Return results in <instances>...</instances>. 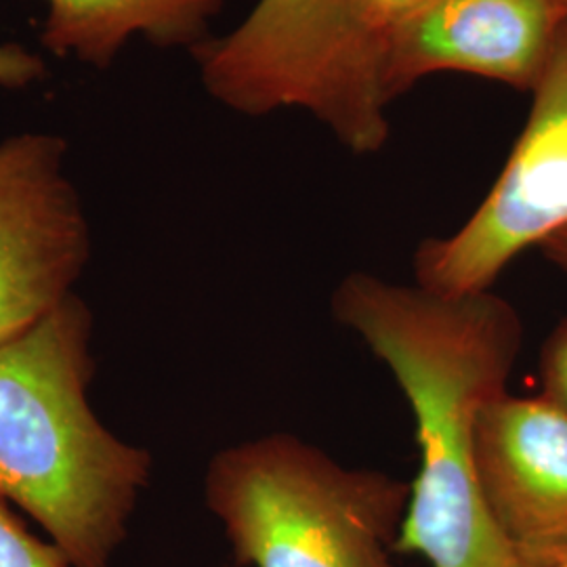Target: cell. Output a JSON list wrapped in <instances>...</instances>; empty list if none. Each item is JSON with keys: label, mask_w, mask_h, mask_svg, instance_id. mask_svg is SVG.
<instances>
[{"label": "cell", "mask_w": 567, "mask_h": 567, "mask_svg": "<svg viewBox=\"0 0 567 567\" xmlns=\"http://www.w3.org/2000/svg\"><path fill=\"white\" fill-rule=\"evenodd\" d=\"M332 316L391 370L414 414L421 466L395 553L431 567H534L487 508L475 425L508 391L524 322L492 290L444 297L353 271L332 292Z\"/></svg>", "instance_id": "obj_1"}, {"label": "cell", "mask_w": 567, "mask_h": 567, "mask_svg": "<svg viewBox=\"0 0 567 567\" xmlns=\"http://www.w3.org/2000/svg\"><path fill=\"white\" fill-rule=\"evenodd\" d=\"M93 316L76 295L0 343V498L74 567H107L152 477V454L93 412Z\"/></svg>", "instance_id": "obj_2"}, {"label": "cell", "mask_w": 567, "mask_h": 567, "mask_svg": "<svg viewBox=\"0 0 567 567\" xmlns=\"http://www.w3.org/2000/svg\"><path fill=\"white\" fill-rule=\"evenodd\" d=\"M410 492L290 433L225 447L204 475L206 507L243 567H395Z\"/></svg>", "instance_id": "obj_3"}, {"label": "cell", "mask_w": 567, "mask_h": 567, "mask_svg": "<svg viewBox=\"0 0 567 567\" xmlns=\"http://www.w3.org/2000/svg\"><path fill=\"white\" fill-rule=\"evenodd\" d=\"M532 95L486 200L458 231L419 246L416 286L444 297L487 292L515 257L567 229V23Z\"/></svg>", "instance_id": "obj_4"}, {"label": "cell", "mask_w": 567, "mask_h": 567, "mask_svg": "<svg viewBox=\"0 0 567 567\" xmlns=\"http://www.w3.org/2000/svg\"><path fill=\"white\" fill-rule=\"evenodd\" d=\"M53 133L0 142V343L72 297L91 255V229Z\"/></svg>", "instance_id": "obj_5"}, {"label": "cell", "mask_w": 567, "mask_h": 567, "mask_svg": "<svg viewBox=\"0 0 567 567\" xmlns=\"http://www.w3.org/2000/svg\"><path fill=\"white\" fill-rule=\"evenodd\" d=\"M567 23L566 0H431L383 47L377 89L389 105L435 72L532 91Z\"/></svg>", "instance_id": "obj_6"}, {"label": "cell", "mask_w": 567, "mask_h": 567, "mask_svg": "<svg viewBox=\"0 0 567 567\" xmlns=\"http://www.w3.org/2000/svg\"><path fill=\"white\" fill-rule=\"evenodd\" d=\"M475 458L487 508L529 566L567 553V412L547 398L487 402L475 425Z\"/></svg>", "instance_id": "obj_7"}, {"label": "cell", "mask_w": 567, "mask_h": 567, "mask_svg": "<svg viewBox=\"0 0 567 567\" xmlns=\"http://www.w3.org/2000/svg\"><path fill=\"white\" fill-rule=\"evenodd\" d=\"M337 0H259L221 39L194 49L204 89L246 116L309 110L324 72Z\"/></svg>", "instance_id": "obj_8"}, {"label": "cell", "mask_w": 567, "mask_h": 567, "mask_svg": "<svg viewBox=\"0 0 567 567\" xmlns=\"http://www.w3.org/2000/svg\"><path fill=\"white\" fill-rule=\"evenodd\" d=\"M431 0H337L324 72L309 112L355 154L389 140L377 65L391 34Z\"/></svg>", "instance_id": "obj_9"}, {"label": "cell", "mask_w": 567, "mask_h": 567, "mask_svg": "<svg viewBox=\"0 0 567 567\" xmlns=\"http://www.w3.org/2000/svg\"><path fill=\"white\" fill-rule=\"evenodd\" d=\"M42 44L60 55L107 68L124 44L145 41L192 51L208 41L210 20L224 0H44Z\"/></svg>", "instance_id": "obj_10"}, {"label": "cell", "mask_w": 567, "mask_h": 567, "mask_svg": "<svg viewBox=\"0 0 567 567\" xmlns=\"http://www.w3.org/2000/svg\"><path fill=\"white\" fill-rule=\"evenodd\" d=\"M0 567H74L51 540L44 543L23 526L0 498Z\"/></svg>", "instance_id": "obj_11"}, {"label": "cell", "mask_w": 567, "mask_h": 567, "mask_svg": "<svg viewBox=\"0 0 567 567\" xmlns=\"http://www.w3.org/2000/svg\"><path fill=\"white\" fill-rule=\"evenodd\" d=\"M538 379L543 393L567 412V318L550 330L540 349Z\"/></svg>", "instance_id": "obj_12"}, {"label": "cell", "mask_w": 567, "mask_h": 567, "mask_svg": "<svg viewBox=\"0 0 567 567\" xmlns=\"http://www.w3.org/2000/svg\"><path fill=\"white\" fill-rule=\"evenodd\" d=\"M44 76V61L39 53L21 44L0 42V86L23 89Z\"/></svg>", "instance_id": "obj_13"}, {"label": "cell", "mask_w": 567, "mask_h": 567, "mask_svg": "<svg viewBox=\"0 0 567 567\" xmlns=\"http://www.w3.org/2000/svg\"><path fill=\"white\" fill-rule=\"evenodd\" d=\"M540 252L567 276V229L555 234L553 238H548L547 243L540 244Z\"/></svg>", "instance_id": "obj_14"}, {"label": "cell", "mask_w": 567, "mask_h": 567, "mask_svg": "<svg viewBox=\"0 0 567 567\" xmlns=\"http://www.w3.org/2000/svg\"><path fill=\"white\" fill-rule=\"evenodd\" d=\"M553 567H567V553L566 555H564V557H561V559H559V561H557V564H555V566Z\"/></svg>", "instance_id": "obj_15"}, {"label": "cell", "mask_w": 567, "mask_h": 567, "mask_svg": "<svg viewBox=\"0 0 567 567\" xmlns=\"http://www.w3.org/2000/svg\"><path fill=\"white\" fill-rule=\"evenodd\" d=\"M566 11H567V0H566Z\"/></svg>", "instance_id": "obj_16"}]
</instances>
